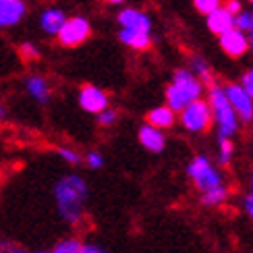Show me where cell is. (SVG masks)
Here are the masks:
<instances>
[{
  "label": "cell",
  "instance_id": "cell-18",
  "mask_svg": "<svg viewBox=\"0 0 253 253\" xmlns=\"http://www.w3.org/2000/svg\"><path fill=\"white\" fill-rule=\"evenodd\" d=\"M230 191L228 187L222 183V185H216L212 189H208V191L202 193V206L206 208H218V206H224L226 199H228Z\"/></svg>",
  "mask_w": 253,
  "mask_h": 253
},
{
  "label": "cell",
  "instance_id": "cell-4",
  "mask_svg": "<svg viewBox=\"0 0 253 253\" xmlns=\"http://www.w3.org/2000/svg\"><path fill=\"white\" fill-rule=\"evenodd\" d=\"M176 121L181 123L183 129L187 133H191V135H202V133L210 131V126L214 125L210 104L204 98L193 100L191 104H187L183 110H178L176 112Z\"/></svg>",
  "mask_w": 253,
  "mask_h": 253
},
{
  "label": "cell",
  "instance_id": "cell-32",
  "mask_svg": "<svg viewBox=\"0 0 253 253\" xmlns=\"http://www.w3.org/2000/svg\"><path fill=\"white\" fill-rule=\"evenodd\" d=\"M243 208H245L247 216L253 220V191H251V193H247V195L243 197Z\"/></svg>",
  "mask_w": 253,
  "mask_h": 253
},
{
  "label": "cell",
  "instance_id": "cell-19",
  "mask_svg": "<svg viewBox=\"0 0 253 253\" xmlns=\"http://www.w3.org/2000/svg\"><path fill=\"white\" fill-rule=\"evenodd\" d=\"M189 71L193 73V75L204 83V85H210V83H214V73H212V67L206 62V58L202 56H191L189 60Z\"/></svg>",
  "mask_w": 253,
  "mask_h": 253
},
{
  "label": "cell",
  "instance_id": "cell-13",
  "mask_svg": "<svg viewBox=\"0 0 253 253\" xmlns=\"http://www.w3.org/2000/svg\"><path fill=\"white\" fill-rule=\"evenodd\" d=\"M25 91L31 100H36L38 104H42V106L48 104L52 98V87H50L48 79L44 75H38V73L25 77Z\"/></svg>",
  "mask_w": 253,
  "mask_h": 253
},
{
  "label": "cell",
  "instance_id": "cell-5",
  "mask_svg": "<svg viewBox=\"0 0 253 253\" xmlns=\"http://www.w3.org/2000/svg\"><path fill=\"white\" fill-rule=\"evenodd\" d=\"M187 176L193 181V185H195V189L199 193H204V191H208V189L224 183L222 170H220V168L204 154L195 156L193 160L187 164Z\"/></svg>",
  "mask_w": 253,
  "mask_h": 253
},
{
  "label": "cell",
  "instance_id": "cell-25",
  "mask_svg": "<svg viewBox=\"0 0 253 253\" xmlns=\"http://www.w3.org/2000/svg\"><path fill=\"white\" fill-rule=\"evenodd\" d=\"M83 162H85V166L91 168V170H100V168L104 166V156L98 150H91V152H87L85 156H83Z\"/></svg>",
  "mask_w": 253,
  "mask_h": 253
},
{
  "label": "cell",
  "instance_id": "cell-10",
  "mask_svg": "<svg viewBox=\"0 0 253 253\" xmlns=\"http://www.w3.org/2000/svg\"><path fill=\"white\" fill-rule=\"evenodd\" d=\"M27 15L25 0H0V29L19 25Z\"/></svg>",
  "mask_w": 253,
  "mask_h": 253
},
{
  "label": "cell",
  "instance_id": "cell-7",
  "mask_svg": "<svg viewBox=\"0 0 253 253\" xmlns=\"http://www.w3.org/2000/svg\"><path fill=\"white\" fill-rule=\"evenodd\" d=\"M222 87H224V93L230 102V106L237 112L239 121L245 125L253 123V98L241 87V83H226Z\"/></svg>",
  "mask_w": 253,
  "mask_h": 253
},
{
  "label": "cell",
  "instance_id": "cell-23",
  "mask_svg": "<svg viewBox=\"0 0 253 253\" xmlns=\"http://www.w3.org/2000/svg\"><path fill=\"white\" fill-rule=\"evenodd\" d=\"M235 27L245 31V34H249V31H253V10H243L241 8L239 13L235 15Z\"/></svg>",
  "mask_w": 253,
  "mask_h": 253
},
{
  "label": "cell",
  "instance_id": "cell-37",
  "mask_svg": "<svg viewBox=\"0 0 253 253\" xmlns=\"http://www.w3.org/2000/svg\"><path fill=\"white\" fill-rule=\"evenodd\" d=\"M249 2H251V4H253V0H249Z\"/></svg>",
  "mask_w": 253,
  "mask_h": 253
},
{
  "label": "cell",
  "instance_id": "cell-36",
  "mask_svg": "<svg viewBox=\"0 0 253 253\" xmlns=\"http://www.w3.org/2000/svg\"><path fill=\"white\" fill-rule=\"evenodd\" d=\"M251 185H253V174H251Z\"/></svg>",
  "mask_w": 253,
  "mask_h": 253
},
{
  "label": "cell",
  "instance_id": "cell-28",
  "mask_svg": "<svg viewBox=\"0 0 253 253\" xmlns=\"http://www.w3.org/2000/svg\"><path fill=\"white\" fill-rule=\"evenodd\" d=\"M0 253H29V251L10 239H0Z\"/></svg>",
  "mask_w": 253,
  "mask_h": 253
},
{
  "label": "cell",
  "instance_id": "cell-8",
  "mask_svg": "<svg viewBox=\"0 0 253 253\" xmlns=\"http://www.w3.org/2000/svg\"><path fill=\"white\" fill-rule=\"evenodd\" d=\"M218 44L222 48V52L230 58H243L249 52V38L245 31H241L237 27H230L228 31L218 36Z\"/></svg>",
  "mask_w": 253,
  "mask_h": 253
},
{
  "label": "cell",
  "instance_id": "cell-34",
  "mask_svg": "<svg viewBox=\"0 0 253 253\" xmlns=\"http://www.w3.org/2000/svg\"><path fill=\"white\" fill-rule=\"evenodd\" d=\"M104 2H106V4H123L125 0H104Z\"/></svg>",
  "mask_w": 253,
  "mask_h": 253
},
{
  "label": "cell",
  "instance_id": "cell-22",
  "mask_svg": "<svg viewBox=\"0 0 253 253\" xmlns=\"http://www.w3.org/2000/svg\"><path fill=\"white\" fill-rule=\"evenodd\" d=\"M56 156H58L65 164H69V166H79V164L83 162V156L75 150V147H69V145L56 147Z\"/></svg>",
  "mask_w": 253,
  "mask_h": 253
},
{
  "label": "cell",
  "instance_id": "cell-20",
  "mask_svg": "<svg viewBox=\"0 0 253 253\" xmlns=\"http://www.w3.org/2000/svg\"><path fill=\"white\" fill-rule=\"evenodd\" d=\"M38 253H83V241L77 237H67L58 241L50 251H38Z\"/></svg>",
  "mask_w": 253,
  "mask_h": 253
},
{
  "label": "cell",
  "instance_id": "cell-27",
  "mask_svg": "<svg viewBox=\"0 0 253 253\" xmlns=\"http://www.w3.org/2000/svg\"><path fill=\"white\" fill-rule=\"evenodd\" d=\"M220 4H222V0H193V6H195L202 15L212 13V10L218 8Z\"/></svg>",
  "mask_w": 253,
  "mask_h": 253
},
{
  "label": "cell",
  "instance_id": "cell-30",
  "mask_svg": "<svg viewBox=\"0 0 253 253\" xmlns=\"http://www.w3.org/2000/svg\"><path fill=\"white\" fill-rule=\"evenodd\" d=\"M222 6L228 10L230 15H237L241 8H243V4H241V0H224L222 2Z\"/></svg>",
  "mask_w": 253,
  "mask_h": 253
},
{
  "label": "cell",
  "instance_id": "cell-26",
  "mask_svg": "<svg viewBox=\"0 0 253 253\" xmlns=\"http://www.w3.org/2000/svg\"><path fill=\"white\" fill-rule=\"evenodd\" d=\"M19 52H21V56H23L25 60H38L42 56L40 48L34 44V42H23L21 48H19Z\"/></svg>",
  "mask_w": 253,
  "mask_h": 253
},
{
  "label": "cell",
  "instance_id": "cell-9",
  "mask_svg": "<svg viewBox=\"0 0 253 253\" xmlns=\"http://www.w3.org/2000/svg\"><path fill=\"white\" fill-rule=\"evenodd\" d=\"M77 100H79V106L85 112H89V114H98L104 108L110 106L108 93L104 91L102 87H98V85H91V83H87V85H83L79 89Z\"/></svg>",
  "mask_w": 253,
  "mask_h": 253
},
{
  "label": "cell",
  "instance_id": "cell-12",
  "mask_svg": "<svg viewBox=\"0 0 253 253\" xmlns=\"http://www.w3.org/2000/svg\"><path fill=\"white\" fill-rule=\"evenodd\" d=\"M119 25L126 29H139V31H152V19L141 8L126 6L119 13Z\"/></svg>",
  "mask_w": 253,
  "mask_h": 253
},
{
  "label": "cell",
  "instance_id": "cell-24",
  "mask_svg": "<svg viewBox=\"0 0 253 253\" xmlns=\"http://www.w3.org/2000/svg\"><path fill=\"white\" fill-rule=\"evenodd\" d=\"M98 117V125L100 126H112V125H117V121H119V110H114V108H104L102 112H98L96 114Z\"/></svg>",
  "mask_w": 253,
  "mask_h": 253
},
{
  "label": "cell",
  "instance_id": "cell-16",
  "mask_svg": "<svg viewBox=\"0 0 253 253\" xmlns=\"http://www.w3.org/2000/svg\"><path fill=\"white\" fill-rule=\"evenodd\" d=\"M119 40L123 42L125 46H129L131 50H137V52H145V50H150V46H152V36H150V31H139V29L121 27Z\"/></svg>",
  "mask_w": 253,
  "mask_h": 253
},
{
  "label": "cell",
  "instance_id": "cell-14",
  "mask_svg": "<svg viewBox=\"0 0 253 253\" xmlns=\"http://www.w3.org/2000/svg\"><path fill=\"white\" fill-rule=\"evenodd\" d=\"M206 23L214 36H220V34H224V31H228L230 27H235V15H230L228 10L220 4L212 13L206 15Z\"/></svg>",
  "mask_w": 253,
  "mask_h": 253
},
{
  "label": "cell",
  "instance_id": "cell-17",
  "mask_svg": "<svg viewBox=\"0 0 253 253\" xmlns=\"http://www.w3.org/2000/svg\"><path fill=\"white\" fill-rule=\"evenodd\" d=\"M145 123H150V125H154V126H158V129H170V126L176 123V112L170 108V106H156V108H152L150 112H147V119H145Z\"/></svg>",
  "mask_w": 253,
  "mask_h": 253
},
{
  "label": "cell",
  "instance_id": "cell-21",
  "mask_svg": "<svg viewBox=\"0 0 253 253\" xmlns=\"http://www.w3.org/2000/svg\"><path fill=\"white\" fill-rule=\"evenodd\" d=\"M233 156H235L233 139H228V137H220V141H218V164L220 166H228L230 162H233Z\"/></svg>",
  "mask_w": 253,
  "mask_h": 253
},
{
  "label": "cell",
  "instance_id": "cell-2",
  "mask_svg": "<svg viewBox=\"0 0 253 253\" xmlns=\"http://www.w3.org/2000/svg\"><path fill=\"white\" fill-rule=\"evenodd\" d=\"M208 104L210 110H212V121L218 129V137H233L239 133L241 121L237 117V112L230 106V102L224 93V87L218 85V83H210L208 85Z\"/></svg>",
  "mask_w": 253,
  "mask_h": 253
},
{
  "label": "cell",
  "instance_id": "cell-31",
  "mask_svg": "<svg viewBox=\"0 0 253 253\" xmlns=\"http://www.w3.org/2000/svg\"><path fill=\"white\" fill-rule=\"evenodd\" d=\"M83 253H108L104 247L96 245V243H87V241H83Z\"/></svg>",
  "mask_w": 253,
  "mask_h": 253
},
{
  "label": "cell",
  "instance_id": "cell-1",
  "mask_svg": "<svg viewBox=\"0 0 253 253\" xmlns=\"http://www.w3.org/2000/svg\"><path fill=\"white\" fill-rule=\"evenodd\" d=\"M56 212L62 218V222L69 226H81L87 216V199L89 187L87 181L77 172H69L60 176L52 189Z\"/></svg>",
  "mask_w": 253,
  "mask_h": 253
},
{
  "label": "cell",
  "instance_id": "cell-15",
  "mask_svg": "<svg viewBox=\"0 0 253 253\" xmlns=\"http://www.w3.org/2000/svg\"><path fill=\"white\" fill-rule=\"evenodd\" d=\"M65 19H67V13L62 8L58 6H48L42 10V15H40V27L42 31H44L46 36H54L58 34V29L62 27V23H65Z\"/></svg>",
  "mask_w": 253,
  "mask_h": 253
},
{
  "label": "cell",
  "instance_id": "cell-35",
  "mask_svg": "<svg viewBox=\"0 0 253 253\" xmlns=\"http://www.w3.org/2000/svg\"><path fill=\"white\" fill-rule=\"evenodd\" d=\"M4 117H6V110H4L2 104H0V121H4Z\"/></svg>",
  "mask_w": 253,
  "mask_h": 253
},
{
  "label": "cell",
  "instance_id": "cell-11",
  "mask_svg": "<svg viewBox=\"0 0 253 253\" xmlns=\"http://www.w3.org/2000/svg\"><path fill=\"white\" fill-rule=\"evenodd\" d=\"M137 139H139V143L152 154H162L164 147H166L164 131L158 129V126H154V125H150V123H145V125L139 126V131H137Z\"/></svg>",
  "mask_w": 253,
  "mask_h": 253
},
{
  "label": "cell",
  "instance_id": "cell-6",
  "mask_svg": "<svg viewBox=\"0 0 253 253\" xmlns=\"http://www.w3.org/2000/svg\"><path fill=\"white\" fill-rule=\"evenodd\" d=\"M91 36V23L85 17H67L62 27L58 29L56 40L65 48H77L85 44Z\"/></svg>",
  "mask_w": 253,
  "mask_h": 253
},
{
  "label": "cell",
  "instance_id": "cell-29",
  "mask_svg": "<svg viewBox=\"0 0 253 253\" xmlns=\"http://www.w3.org/2000/svg\"><path fill=\"white\" fill-rule=\"evenodd\" d=\"M241 87H243L249 96L253 98V69H247L245 73H243V77H241Z\"/></svg>",
  "mask_w": 253,
  "mask_h": 253
},
{
  "label": "cell",
  "instance_id": "cell-3",
  "mask_svg": "<svg viewBox=\"0 0 253 253\" xmlns=\"http://www.w3.org/2000/svg\"><path fill=\"white\" fill-rule=\"evenodd\" d=\"M204 87L206 85L189 69H178L166 87V106H170L174 112L183 110L187 104L204 96Z\"/></svg>",
  "mask_w": 253,
  "mask_h": 253
},
{
  "label": "cell",
  "instance_id": "cell-33",
  "mask_svg": "<svg viewBox=\"0 0 253 253\" xmlns=\"http://www.w3.org/2000/svg\"><path fill=\"white\" fill-rule=\"evenodd\" d=\"M247 38H249V52L253 54V31H249V34H247Z\"/></svg>",
  "mask_w": 253,
  "mask_h": 253
}]
</instances>
